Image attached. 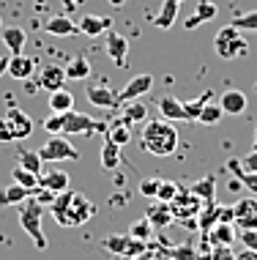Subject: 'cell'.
Wrapping results in <instances>:
<instances>
[{
  "label": "cell",
  "mask_w": 257,
  "mask_h": 260,
  "mask_svg": "<svg viewBox=\"0 0 257 260\" xmlns=\"http://www.w3.org/2000/svg\"><path fill=\"white\" fill-rule=\"evenodd\" d=\"M50 208H52V216H55V222H58L60 228H82V224L90 222L93 214H96L93 203H90L82 192H74V189L58 194Z\"/></svg>",
  "instance_id": "1"
},
{
  "label": "cell",
  "mask_w": 257,
  "mask_h": 260,
  "mask_svg": "<svg viewBox=\"0 0 257 260\" xmlns=\"http://www.w3.org/2000/svg\"><path fill=\"white\" fill-rule=\"evenodd\" d=\"M44 129L50 135H93V132H107L109 126L93 121L90 115H82L77 110H68V112H50L44 118Z\"/></svg>",
  "instance_id": "2"
},
{
  "label": "cell",
  "mask_w": 257,
  "mask_h": 260,
  "mask_svg": "<svg viewBox=\"0 0 257 260\" xmlns=\"http://www.w3.org/2000/svg\"><path fill=\"white\" fill-rule=\"evenodd\" d=\"M140 145L159 159L172 156L178 148V129L170 121H164V118L162 121H148L140 132Z\"/></svg>",
  "instance_id": "3"
},
{
  "label": "cell",
  "mask_w": 257,
  "mask_h": 260,
  "mask_svg": "<svg viewBox=\"0 0 257 260\" xmlns=\"http://www.w3.org/2000/svg\"><path fill=\"white\" fill-rule=\"evenodd\" d=\"M44 208L47 206L39 203L36 192H33L25 203H19V228L33 238L36 249H47V238H44V233H41V216H44Z\"/></svg>",
  "instance_id": "4"
},
{
  "label": "cell",
  "mask_w": 257,
  "mask_h": 260,
  "mask_svg": "<svg viewBox=\"0 0 257 260\" xmlns=\"http://www.w3.org/2000/svg\"><path fill=\"white\" fill-rule=\"evenodd\" d=\"M33 135V121L27 112L19 107H11L9 112L0 115V143H19Z\"/></svg>",
  "instance_id": "5"
},
{
  "label": "cell",
  "mask_w": 257,
  "mask_h": 260,
  "mask_svg": "<svg viewBox=\"0 0 257 260\" xmlns=\"http://www.w3.org/2000/svg\"><path fill=\"white\" fill-rule=\"evenodd\" d=\"M213 50H216V55L222 60H233V58H244V55L249 52V44L244 41L238 27L230 22V25H225L216 33V39H213Z\"/></svg>",
  "instance_id": "6"
},
{
  "label": "cell",
  "mask_w": 257,
  "mask_h": 260,
  "mask_svg": "<svg viewBox=\"0 0 257 260\" xmlns=\"http://www.w3.org/2000/svg\"><path fill=\"white\" fill-rule=\"evenodd\" d=\"M39 156L44 161H71V159H80V151L74 148L63 135H52L41 143Z\"/></svg>",
  "instance_id": "7"
},
{
  "label": "cell",
  "mask_w": 257,
  "mask_h": 260,
  "mask_svg": "<svg viewBox=\"0 0 257 260\" xmlns=\"http://www.w3.org/2000/svg\"><path fill=\"white\" fill-rule=\"evenodd\" d=\"M233 219L241 230H257V198L249 194V198H241L233 206Z\"/></svg>",
  "instance_id": "8"
},
{
  "label": "cell",
  "mask_w": 257,
  "mask_h": 260,
  "mask_svg": "<svg viewBox=\"0 0 257 260\" xmlns=\"http://www.w3.org/2000/svg\"><path fill=\"white\" fill-rule=\"evenodd\" d=\"M170 211H172V216H178V219H189V216H197L200 214V208H203V200L197 198L194 192H180L175 194V200L167 203Z\"/></svg>",
  "instance_id": "9"
},
{
  "label": "cell",
  "mask_w": 257,
  "mask_h": 260,
  "mask_svg": "<svg viewBox=\"0 0 257 260\" xmlns=\"http://www.w3.org/2000/svg\"><path fill=\"white\" fill-rule=\"evenodd\" d=\"M151 88H154V77L151 74H137V77H131L126 85H123V90H118V99H121V104L137 102L140 96L148 93Z\"/></svg>",
  "instance_id": "10"
},
{
  "label": "cell",
  "mask_w": 257,
  "mask_h": 260,
  "mask_svg": "<svg viewBox=\"0 0 257 260\" xmlns=\"http://www.w3.org/2000/svg\"><path fill=\"white\" fill-rule=\"evenodd\" d=\"M85 96H88V102L93 104V107H101V110H115L118 104H121L118 93L109 85H104V82H99V85H88Z\"/></svg>",
  "instance_id": "11"
},
{
  "label": "cell",
  "mask_w": 257,
  "mask_h": 260,
  "mask_svg": "<svg viewBox=\"0 0 257 260\" xmlns=\"http://www.w3.org/2000/svg\"><path fill=\"white\" fill-rule=\"evenodd\" d=\"M104 247L109 252H115V255H140L145 249V241H140L134 236H107Z\"/></svg>",
  "instance_id": "12"
},
{
  "label": "cell",
  "mask_w": 257,
  "mask_h": 260,
  "mask_svg": "<svg viewBox=\"0 0 257 260\" xmlns=\"http://www.w3.org/2000/svg\"><path fill=\"white\" fill-rule=\"evenodd\" d=\"M66 80H68V77H66V69H63V66H55V63H47V66L39 72V88H41V90H50V93H52V90H60V88H63Z\"/></svg>",
  "instance_id": "13"
},
{
  "label": "cell",
  "mask_w": 257,
  "mask_h": 260,
  "mask_svg": "<svg viewBox=\"0 0 257 260\" xmlns=\"http://www.w3.org/2000/svg\"><path fill=\"white\" fill-rule=\"evenodd\" d=\"M71 175L63 173V170H50V173H41L39 175V189L44 192H52V194H63L71 189Z\"/></svg>",
  "instance_id": "14"
},
{
  "label": "cell",
  "mask_w": 257,
  "mask_h": 260,
  "mask_svg": "<svg viewBox=\"0 0 257 260\" xmlns=\"http://www.w3.org/2000/svg\"><path fill=\"white\" fill-rule=\"evenodd\" d=\"M33 72H36V60L30 55H9V69H6L9 77H14V80H30Z\"/></svg>",
  "instance_id": "15"
},
{
  "label": "cell",
  "mask_w": 257,
  "mask_h": 260,
  "mask_svg": "<svg viewBox=\"0 0 257 260\" xmlns=\"http://www.w3.org/2000/svg\"><path fill=\"white\" fill-rule=\"evenodd\" d=\"M246 104H249L246 102V93H244V90H235V88L225 90V93H222V99H219V107H222L225 115H244Z\"/></svg>",
  "instance_id": "16"
},
{
  "label": "cell",
  "mask_w": 257,
  "mask_h": 260,
  "mask_svg": "<svg viewBox=\"0 0 257 260\" xmlns=\"http://www.w3.org/2000/svg\"><path fill=\"white\" fill-rule=\"evenodd\" d=\"M0 39H3V47L9 50V55H22L27 33L17 25H9V27H0Z\"/></svg>",
  "instance_id": "17"
},
{
  "label": "cell",
  "mask_w": 257,
  "mask_h": 260,
  "mask_svg": "<svg viewBox=\"0 0 257 260\" xmlns=\"http://www.w3.org/2000/svg\"><path fill=\"white\" fill-rule=\"evenodd\" d=\"M107 55L115 60V66H126V55H129V41L115 30H107Z\"/></svg>",
  "instance_id": "18"
},
{
  "label": "cell",
  "mask_w": 257,
  "mask_h": 260,
  "mask_svg": "<svg viewBox=\"0 0 257 260\" xmlns=\"http://www.w3.org/2000/svg\"><path fill=\"white\" fill-rule=\"evenodd\" d=\"M159 112H162V118H164V121H170V123L186 121L183 102H178L175 96H162V99H159Z\"/></svg>",
  "instance_id": "19"
},
{
  "label": "cell",
  "mask_w": 257,
  "mask_h": 260,
  "mask_svg": "<svg viewBox=\"0 0 257 260\" xmlns=\"http://www.w3.org/2000/svg\"><path fill=\"white\" fill-rule=\"evenodd\" d=\"M180 3H183V0H164V3H162V11L154 17V25L159 27V30H170V27L175 25Z\"/></svg>",
  "instance_id": "20"
},
{
  "label": "cell",
  "mask_w": 257,
  "mask_h": 260,
  "mask_svg": "<svg viewBox=\"0 0 257 260\" xmlns=\"http://www.w3.org/2000/svg\"><path fill=\"white\" fill-rule=\"evenodd\" d=\"M80 33H85V36H101V33L109 30V25H113V19L107 17H96V14H85V17L80 19Z\"/></svg>",
  "instance_id": "21"
},
{
  "label": "cell",
  "mask_w": 257,
  "mask_h": 260,
  "mask_svg": "<svg viewBox=\"0 0 257 260\" xmlns=\"http://www.w3.org/2000/svg\"><path fill=\"white\" fill-rule=\"evenodd\" d=\"M47 27V33L50 36H74V33H80V25L77 22H71L68 17H50V22L44 25Z\"/></svg>",
  "instance_id": "22"
},
{
  "label": "cell",
  "mask_w": 257,
  "mask_h": 260,
  "mask_svg": "<svg viewBox=\"0 0 257 260\" xmlns=\"http://www.w3.org/2000/svg\"><path fill=\"white\" fill-rule=\"evenodd\" d=\"M216 17V6L208 3V0H200L197 3V11L192 14L189 19H186V30H194V27H200L203 22H208V19Z\"/></svg>",
  "instance_id": "23"
},
{
  "label": "cell",
  "mask_w": 257,
  "mask_h": 260,
  "mask_svg": "<svg viewBox=\"0 0 257 260\" xmlns=\"http://www.w3.org/2000/svg\"><path fill=\"white\" fill-rule=\"evenodd\" d=\"M30 194H33L30 189H25L19 184H11V186L0 189V206H19V203H25Z\"/></svg>",
  "instance_id": "24"
},
{
  "label": "cell",
  "mask_w": 257,
  "mask_h": 260,
  "mask_svg": "<svg viewBox=\"0 0 257 260\" xmlns=\"http://www.w3.org/2000/svg\"><path fill=\"white\" fill-rule=\"evenodd\" d=\"M213 102V90H203V93L197 96V99L192 102H183V110H186V121H197L200 112H203L208 104Z\"/></svg>",
  "instance_id": "25"
},
{
  "label": "cell",
  "mask_w": 257,
  "mask_h": 260,
  "mask_svg": "<svg viewBox=\"0 0 257 260\" xmlns=\"http://www.w3.org/2000/svg\"><path fill=\"white\" fill-rule=\"evenodd\" d=\"M118 165H121V145L107 137L101 145V167L104 170H115Z\"/></svg>",
  "instance_id": "26"
},
{
  "label": "cell",
  "mask_w": 257,
  "mask_h": 260,
  "mask_svg": "<svg viewBox=\"0 0 257 260\" xmlns=\"http://www.w3.org/2000/svg\"><path fill=\"white\" fill-rule=\"evenodd\" d=\"M192 192L197 194L203 203H213L216 200V178L213 175H205V178H200L197 184L192 186Z\"/></svg>",
  "instance_id": "27"
},
{
  "label": "cell",
  "mask_w": 257,
  "mask_h": 260,
  "mask_svg": "<svg viewBox=\"0 0 257 260\" xmlns=\"http://www.w3.org/2000/svg\"><path fill=\"white\" fill-rule=\"evenodd\" d=\"M50 110H52V112H68V110H74V96H71V90H66V88L52 90V93H50Z\"/></svg>",
  "instance_id": "28"
},
{
  "label": "cell",
  "mask_w": 257,
  "mask_h": 260,
  "mask_svg": "<svg viewBox=\"0 0 257 260\" xmlns=\"http://www.w3.org/2000/svg\"><path fill=\"white\" fill-rule=\"evenodd\" d=\"M129 107L121 112V121L126 123V126H131V123H142L145 121V115H148V107L145 104H140V102H126Z\"/></svg>",
  "instance_id": "29"
},
{
  "label": "cell",
  "mask_w": 257,
  "mask_h": 260,
  "mask_svg": "<svg viewBox=\"0 0 257 260\" xmlns=\"http://www.w3.org/2000/svg\"><path fill=\"white\" fill-rule=\"evenodd\" d=\"M11 178H14V184L30 189V192H36V189H39V175H36V173H30V170H25L22 165H17V167L11 170Z\"/></svg>",
  "instance_id": "30"
},
{
  "label": "cell",
  "mask_w": 257,
  "mask_h": 260,
  "mask_svg": "<svg viewBox=\"0 0 257 260\" xmlns=\"http://www.w3.org/2000/svg\"><path fill=\"white\" fill-rule=\"evenodd\" d=\"M66 77H68V80H88V77H90V63H88V58H82V55L71 58V63L66 66Z\"/></svg>",
  "instance_id": "31"
},
{
  "label": "cell",
  "mask_w": 257,
  "mask_h": 260,
  "mask_svg": "<svg viewBox=\"0 0 257 260\" xmlns=\"http://www.w3.org/2000/svg\"><path fill=\"white\" fill-rule=\"evenodd\" d=\"M148 219L154 228H164V224H170V219H172V211H170L167 203H156V206L148 208Z\"/></svg>",
  "instance_id": "32"
},
{
  "label": "cell",
  "mask_w": 257,
  "mask_h": 260,
  "mask_svg": "<svg viewBox=\"0 0 257 260\" xmlns=\"http://www.w3.org/2000/svg\"><path fill=\"white\" fill-rule=\"evenodd\" d=\"M230 170H233L235 175H238V178H241V184H244V186L249 189V192H252L254 198H257V173H252V170H244V167H241V161H230Z\"/></svg>",
  "instance_id": "33"
},
{
  "label": "cell",
  "mask_w": 257,
  "mask_h": 260,
  "mask_svg": "<svg viewBox=\"0 0 257 260\" xmlns=\"http://www.w3.org/2000/svg\"><path fill=\"white\" fill-rule=\"evenodd\" d=\"M19 165H22L25 170L41 175V165H44V159L39 156V151H19Z\"/></svg>",
  "instance_id": "34"
},
{
  "label": "cell",
  "mask_w": 257,
  "mask_h": 260,
  "mask_svg": "<svg viewBox=\"0 0 257 260\" xmlns=\"http://www.w3.org/2000/svg\"><path fill=\"white\" fill-rule=\"evenodd\" d=\"M107 137L113 140V143H118V145H126L129 140H131V132H129V126L121 121V118H118V123H113L107 129Z\"/></svg>",
  "instance_id": "35"
},
{
  "label": "cell",
  "mask_w": 257,
  "mask_h": 260,
  "mask_svg": "<svg viewBox=\"0 0 257 260\" xmlns=\"http://www.w3.org/2000/svg\"><path fill=\"white\" fill-rule=\"evenodd\" d=\"M222 118H225V112H222V107H219V104H208V107L203 110V112H200V118H197V123H205V126H216L219 121H222Z\"/></svg>",
  "instance_id": "36"
},
{
  "label": "cell",
  "mask_w": 257,
  "mask_h": 260,
  "mask_svg": "<svg viewBox=\"0 0 257 260\" xmlns=\"http://www.w3.org/2000/svg\"><path fill=\"white\" fill-rule=\"evenodd\" d=\"M233 236H235V230H233V222H219L216 224V230L211 233V238L216 244H222V247H227V244H233Z\"/></svg>",
  "instance_id": "37"
},
{
  "label": "cell",
  "mask_w": 257,
  "mask_h": 260,
  "mask_svg": "<svg viewBox=\"0 0 257 260\" xmlns=\"http://www.w3.org/2000/svg\"><path fill=\"white\" fill-rule=\"evenodd\" d=\"M233 25L238 27L241 33H244V30H254L257 33V11H246V14L233 17Z\"/></svg>",
  "instance_id": "38"
},
{
  "label": "cell",
  "mask_w": 257,
  "mask_h": 260,
  "mask_svg": "<svg viewBox=\"0 0 257 260\" xmlns=\"http://www.w3.org/2000/svg\"><path fill=\"white\" fill-rule=\"evenodd\" d=\"M178 192H180V186H178V184H172V181H162V186H159L156 200H159V203H172Z\"/></svg>",
  "instance_id": "39"
},
{
  "label": "cell",
  "mask_w": 257,
  "mask_h": 260,
  "mask_svg": "<svg viewBox=\"0 0 257 260\" xmlns=\"http://www.w3.org/2000/svg\"><path fill=\"white\" fill-rule=\"evenodd\" d=\"M151 230H154V224H151L148 216H145V219H140V222H134V224H131L129 236H134V238H140V241H145V238L151 236Z\"/></svg>",
  "instance_id": "40"
},
{
  "label": "cell",
  "mask_w": 257,
  "mask_h": 260,
  "mask_svg": "<svg viewBox=\"0 0 257 260\" xmlns=\"http://www.w3.org/2000/svg\"><path fill=\"white\" fill-rule=\"evenodd\" d=\"M159 186H162V178H145L142 184H140V192L145 194V198H154V200H156Z\"/></svg>",
  "instance_id": "41"
},
{
  "label": "cell",
  "mask_w": 257,
  "mask_h": 260,
  "mask_svg": "<svg viewBox=\"0 0 257 260\" xmlns=\"http://www.w3.org/2000/svg\"><path fill=\"white\" fill-rule=\"evenodd\" d=\"M241 244L246 247V252L257 255V230H241Z\"/></svg>",
  "instance_id": "42"
},
{
  "label": "cell",
  "mask_w": 257,
  "mask_h": 260,
  "mask_svg": "<svg viewBox=\"0 0 257 260\" xmlns=\"http://www.w3.org/2000/svg\"><path fill=\"white\" fill-rule=\"evenodd\" d=\"M241 167L244 170H252V173H257V135H254V148L244 156V161H241Z\"/></svg>",
  "instance_id": "43"
},
{
  "label": "cell",
  "mask_w": 257,
  "mask_h": 260,
  "mask_svg": "<svg viewBox=\"0 0 257 260\" xmlns=\"http://www.w3.org/2000/svg\"><path fill=\"white\" fill-rule=\"evenodd\" d=\"M82 0H60V6H63V9H74V6H80Z\"/></svg>",
  "instance_id": "44"
},
{
  "label": "cell",
  "mask_w": 257,
  "mask_h": 260,
  "mask_svg": "<svg viewBox=\"0 0 257 260\" xmlns=\"http://www.w3.org/2000/svg\"><path fill=\"white\" fill-rule=\"evenodd\" d=\"M6 69H9V55H3V58H0V74H6Z\"/></svg>",
  "instance_id": "45"
},
{
  "label": "cell",
  "mask_w": 257,
  "mask_h": 260,
  "mask_svg": "<svg viewBox=\"0 0 257 260\" xmlns=\"http://www.w3.org/2000/svg\"><path fill=\"white\" fill-rule=\"evenodd\" d=\"M109 3H113V6H123V0H109Z\"/></svg>",
  "instance_id": "46"
},
{
  "label": "cell",
  "mask_w": 257,
  "mask_h": 260,
  "mask_svg": "<svg viewBox=\"0 0 257 260\" xmlns=\"http://www.w3.org/2000/svg\"><path fill=\"white\" fill-rule=\"evenodd\" d=\"M254 90H257V82H254Z\"/></svg>",
  "instance_id": "47"
},
{
  "label": "cell",
  "mask_w": 257,
  "mask_h": 260,
  "mask_svg": "<svg viewBox=\"0 0 257 260\" xmlns=\"http://www.w3.org/2000/svg\"><path fill=\"white\" fill-rule=\"evenodd\" d=\"M0 27H3V22H0Z\"/></svg>",
  "instance_id": "48"
}]
</instances>
